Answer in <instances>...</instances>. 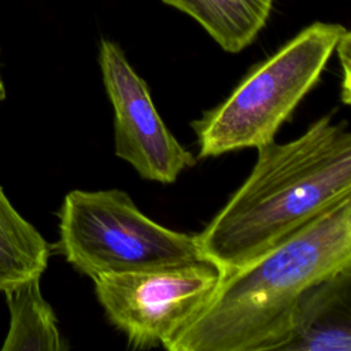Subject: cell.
I'll return each instance as SVG.
<instances>
[{
    "label": "cell",
    "mask_w": 351,
    "mask_h": 351,
    "mask_svg": "<svg viewBox=\"0 0 351 351\" xmlns=\"http://www.w3.org/2000/svg\"><path fill=\"white\" fill-rule=\"evenodd\" d=\"M346 29L315 22L254 67L215 108L192 122L199 156L214 158L274 141L318 82Z\"/></svg>",
    "instance_id": "3957f363"
},
{
    "label": "cell",
    "mask_w": 351,
    "mask_h": 351,
    "mask_svg": "<svg viewBox=\"0 0 351 351\" xmlns=\"http://www.w3.org/2000/svg\"><path fill=\"white\" fill-rule=\"evenodd\" d=\"M223 276L215 262L200 258L106 274L93 284L107 319L126 336L129 347L167 350L208 304Z\"/></svg>",
    "instance_id": "5b68a950"
},
{
    "label": "cell",
    "mask_w": 351,
    "mask_h": 351,
    "mask_svg": "<svg viewBox=\"0 0 351 351\" xmlns=\"http://www.w3.org/2000/svg\"><path fill=\"white\" fill-rule=\"evenodd\" d=\"M192 16L226 52L248 47L266 25L273 0H162Z\"/></svg>",
    "instance_id": "ba28073f"
},
{
    "label": "cell",
    "mask_w": 351,
    "mask_h": 351,
    "mask_svg": "<svg viewBox=\"0 0 351 351\" xmlns=\"http://www.w3.org/2000/svg\"><path fill=\"white\" fill-rule=\"evenodd\" d=\"M99 66L114 110L115 155L148 181L173 184L195 156L178 143L160 118L147 82L134 71L123 51L103 38Z\"/></svg>",
    "instance_id": "8992f818"
},
{
    "label": "cell",
    "mask_w": 351,
    "mask_h": 351,
    "mask_svg": "<svg viewBox=\"0 0 351 351\" xmlns=\"http://www.w3.org/2000/svg\"><path fill=\"white\" fill-rule=\"evenodd\" d=\"M351 199V129L321 117L258 159L223 208L197 234L204 258L233 273Z\"/></svg>",
    "instance_id": "6da1fadb"
},
{
    "label": "cell",
    "mask_w": 351,
    "mask_h": 351,
    "mask_svg": "<svg viewBox=\"0 0 351 351\" xmlns=\"http://www.w3.org/2000/svg\"><path fill=\"white\" fill-rule=\"evenodd\" d=\"M58 218L59 239L52 251L92 281L204 258L197 234L155 222L121 189L70 191Z\"/></svg>",
    "instance_id": "277c9868"
},
{
    "label": "cell",
    "mask_w": 351,
    "mask_h": 351,
    "mask_svg": "<svg viewBox=\"0 0 351 351\" xmlns=\"http://www.w3.org/2000/svg\"><path fill=\"white\" fill-rule=\"evenodd\" d=\"M52 245L11 204L0 186V292L41 277Z\"/></svg>",
    "instance_id": "30bf717a"
},
{
    "label": "cell",
    "mask_w": 351,
    "mask_h": 351,
    "mask_svg": "<svg viewBox=\"0 0 351 351\" xmlns=\"http://www.w3.org/2000/svg\"><path fill=\"white\" fill-rule=\"evenodd\" d=\"M335 51L341 67L340 97L344 104L351 106V30L343 33Z\"/></svg>",
    "instance_id": "8fae6325"
},
{
    "label": "cell",
    "mask_w": 351,
    "mask_h": 351,
    "mask_svg": "<svg viewBox=\"0 0 351 351\" xmlns=\"http://www.w3.org/2000/svg\"><path fill=\"white\" fill-rule=\"evenodd\" d=\"M5 99V88H4V82L1 80V74H0V100Z\"/></svg>",
    "instance_id": "7c38bea8"
},
{
    "label": "cell",
    "mask_w": 351,
    "mask_h": 351,
    "mask_svg": "<svg viewBox=\"0 0 351 351\" xmlns=\"http://www.w3.org/2000/svg\"><path fill=\"white\" fill-rule=\"evenodd\" d=\"M350 269L351 199L225 274L208 304L167 350H278L299 300Z\"/></svg>",
    "instance_id": "7a4b0ae2"
},
{
    "label": "cell",
    "mask_w": 351,
    "mask_h": 351,
    "mask_svg": "<svg viewBox=\"0 0 351 351\" xmlns=\"http://www.w3.org/2000/svg\"><path fill=\"white\" fill-rule=\"evenodd\" d=\"M278 350L351 351V269L299 300Z\"/></svg>",
    "instance_id": "52a82bcc"
},
{
    "label": "cell",
    "mask_w": 351,
    "mask_h": 351,
    "mask_svg": "<svg viewBox=\"0 0 351 351\" xmlns=\"http://www.w3.org/2000/svg\"><path fill=\"white\" fill-rule=\"evenodd\" d=\"M40 278L33 277L4 291L10 325L1 351H63L67 350L51 304L44 299Z\"/></svg>",
    "instance_id": "9c48e42d"
}]
</instances>
